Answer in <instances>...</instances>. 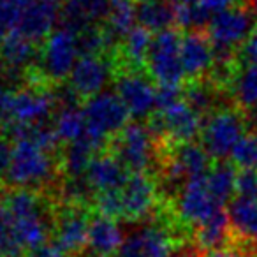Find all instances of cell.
Listing matches in <instances>:
<instances>
[{
    "label": "cell",
    "instance_id": "obj_1",
    "mask_svg": "<svg viewBox=\"0 0 257 257\" xmlns=\"http://www.w3.org/2000/svg\"><path fill=\"white\" fill-rule=\"evenodd\" d=\"M255 29V13L245 6L215 15L206 27V37L215 50V64L231 65L232 51H239Z\"/></svg>",
    "mask_w": 257,
    "mask_h": 257
},
{
    "label": "cell",
    "instance_id": "obj_2",
    "mask_svg": "<svg viewBox=\"0 0 257 257\" xmlns=\"http://www.w3.org/2000/svg\"><path fill=\"white\" fill-rule=\"evenodd\" d=\"M55 176V161L51 152L29 140L15 141L11 164L4 178L15 189H36L51 182Z\"/></svg>",
    "mask_w": 257,
    "mask_h": 257
},
{
    "label": "cell",
    "instance_id": "obj_3",
    "mask_svg": "<svg viewBox=\"0 0 257 257\" xmlns=\"http://www.w3.org/2000/svg\"><path fill=\"white\" fill-rule=\"evenodd\" d=\"M246 134V118L241 109H217L203 121L201 147L215 161H225Z\"/></svg>",
    "mask_w": 257,
    "mask_h": 257
},
{
    "label": "cell",
    "instance_id": "obj_4",
    "mask_svg": "<svg viewBox=\"0 0 257 257\" xmlns=\"http://www.w3.org/2000/svg\"><path fill=\"white\" fill-rule=\"evenodd\" d=\"M83 114L86 120V136L100 147H104L109 136L120 134L128 125L131 118L120 97L114 92H106V90L86 99Z\"/></svg>",
    "mask_w": 257,
    "mask_h": 257
},
{
    "label": "cell",
    "instance_id": "obj_5",
    "mask_svg": "<svg viewBox=\"0 0 257 257\" xmlns=\"http://www.w3.org/2000/svg\"><path fill=\"white\" fill-rule=\"evenodd\" d=\"M81 58L78 34L72 30L57 29L48 39H44L43 50L39 53L41 74L51 81H64L69 79L74 65Z\"/></svg>",
    "mask_w": 257,
    "mask_h": 257
},
{
    "label": "cell",
    "instance_id": "obj_6",
    "mask_svg": "<svg viewBox=\"0 0 257 257\" xmlns=\"http://www.w3.org/2000/svg\"><path fill=\"white\" fill-rule=\"evenodd\" d=\"M182 36L173 29L155 34L147 60V69L150 78L159 86H180L185 79V71L182 65Z\"/></svg>",
    "mask_w": 257,
    "mask_h": 257
},
{
    "label": "cell",
    "instance_id": "obj_7",
    "mask_svg": "<svg viewBox=\"0 0 257 257\" xmlns=\"http://www.w3.org/2000/svg\"><path fill=\"white\" fill-rule=\"evenodd\" d=\"M148 128L154 138L164 136L176 145H185L192 143L197 136H201L203 120L201 114H197L185 102V99H182L166 109L155 111L150 116Z\"/></svg>",
    "mask_w": 257,
    "mask_h": 257
},
{
    "label": "cell",
    "instance_id": "obj_8",
    "mask_svg": "<svg viewBox=\"0 0 257 257\" xmlns=\"http://www.w3.org/2000/svg\"><path fill=\"white\" fill-rule=\"evenodd\" d=\"M206 175L189 178L178 189V196H176L178 218L183 224L192 225L196 229L215 217L220 210H224V204L218 203L217 197L211 194Z\"/></svg>",
    "mask_w": 257,
    "mask_h": 257
},
{
    "label": "cell",
    "instance_id": "obj_9",
    "mask_svg": "<svg viewBox=\"0 0 257 257\" xmlns=\"http://www.w3.org/2000/svg\"><path fill=\"white\" fill-rule=\"evenodd\" d=\"M114 155L133 173H145L155 157L154 134L143 123L133 121L118 134L114 141Z\"/></svg>",
    "mask_w": 257,
    "mask_h": 257
},
{
    "label": "cell",
    "instance_id": "obj_10",
    "mask_svg": "<svg viewBox=\"0 0 257 257\" xmlns=\"http://www.w3.org/2000/svg\"><path fill=\"white\" fill-rule=\"evenodd\" d=\"M57 100L53 92L39 88H23L11 93L6 113L2 114V123L18 125H36L44 123L48 116L53 113Z\"/></svg>",
    "mask_w": 257,
    "mask_h": 257
},
{
    "label": "cell",
    "instance_id": "obj_11",
    "mask_svg": "<svg viewBox=\"0 0 257 257\" xmlns=\"http://www.w3.org/2000/svg\"><path fill=\"white\" fill-rule=\"evenodd\" d=\"M114 93L133 118H147L157 111V88L138 71L121 72L114 81Z\"/></svg>",
    "mask_w": 257,
    "mask_h": 257
},
{
    "label": "cell",
    "instance_id": "obj_12",
    "mask_svg": "<svg viewBox=\"0 0 257 257\" xmlns=\"http://www.w3.org/2000/svg\"><path fill=\"white\" fill-rule=\"evenodd\" d=\"M176 241L161 224H145L125 238L116 257H171Z\"/></svg>",
    "mask_w": 257,
    "mask_h": 257
},
{
    "label": "cell",
    "instance_id": "obj_13",
    "mask_svg": "<svg viewBox=\"0 0 257 257\" xmlns=\"http://www.w3.org/2000/svg\"><path fill=\"white\" fill-rule=\"evenodd\" d=\"M118 194H120L121 220H143L154 211L157 203L155 182L147 173H133L125 185L118 190Z\"/></svg>",
    "mask_w": 257,
    "mask_h": 257
},
{
    "label": "cell",
    "instance_id": "obj_14",
    "mask_svg": "<svg viewBox=\"0 0 257 257\" xmlns=\"http://www.w3.org/2000/svg\"><path fill=\"white\" fill-rule=\"evenodd\" d=\"M113 69L111 64L100 55H81L69 76V86L79 97H90L102 93L111 81Z\"/></svg>",
    "mask_w": 257,
    "mask_h": 257
},
{
    "label": "cell",
    "instance_id": "obj_15",
    "mask_svg": "<svg viewBox=\"0 0 257 257\" xmlns=\"http://www.w3.org/2000/svg\"><path fill=\"white\" fill-rule=\"evenodd\" d=\"M62 0H34L23 13L16 32L29 37L30 41L48 39L55 32V27L62 20Z\"/></svg>",
    "mask_w": 257,
    "mask_h": 257
},
{
    "label": "cell",
    "instance_id": "obj_16",
    "mask_svg": "<svg viewBox=\"0 0 257 257\" xmlns=\"http://www.w3.org/2000/svg\"><path fill=\"white\" fill-rule=\"evenodd\" d=\"M211 157L201 145L197 143H185L176 145L173 157L168 162L166 176L171 183H185L189 178L194 176H203L210 171Z\"/></svg>",
    "mask_w": 257,
    "mask_h": 257
},
{
    "label": "cell",
    "instance_id": "obj_17",
    "mask_svg": "<svg viewBox=\"0 0 257 257\" xmlns=\"http://www.w3.org/2000/svg\"><path fill=\"white\" fill-rule=\"evenodd\" d=\"M90 218L79 208L64 211L53 231V243L65 255H78L88 241Z\"/></svg>",
    "mask_w": 257,
    "mask_h": 257
},
{
    "label": "cell",
    "instance_id": "obj_18",
    "mask_svg": "<svg viewBox=\"0 0 257 257\" xmlns=\"http://www.w3.org/2000/svg\"><path fill=\"white\" fill-rule=\"evenodd\" d=\"M182 65L185 78L199 79L215 67V50L210 39L199 32H187L182 36Z\"/></svg>",
    "mask_w": 257,
    "mask_h": 257
},
{
    "label": "cell",
    "instance_id": "obj_19",
    "mask_svg": "<svg viewBox=\"0 0 257 257\" xmlns=\"http://www.w3.org/2000/svg\"><path fill=\"white\" fill-rule=\"evenodd\" d=\"M128 176V169L116 155H95L85 173V180L95 194L120 190Z\"/></svg>",
    "mask_w": 257,
    "mask_h": 257
},
{
    "label": "cell",
    "instance_id": "obj_20",
    "mask_svg": "<svg viewBox=\"0 0 257 257\" xmlns=\"http://www.w3.org/2000/svg\"><path fill=\"white\" fill-rule=\"evenodd\" d=\"M123 241L125 236L118 220L104 217V215H97V217L90 218L86 245L92 253H97L100 257L116 255Z\"/></svg>",
    "mask_w": 257,
    "mask_h": 257
},
{
    "label": "cell",
    "instance_id": "obj_21",
    "mask_svg": "<svg viewBox=\"0 0 257 257\" xmlns=\"http://www.w3.org/2000/svg\"><path fill=\"white\" fill-rule=\"evenodd\" d=\"M111 0H64L62 23L65 29L81 34L95 20L107 18Z\"/></svg>",
    "mask_w": 257,
    "mask_h": 257
},
{
    "label": "cell",
    "instance_id": "obj_22",
    "mask_svg": "<svg viewBox=\"0 0 257 257\" xmlns=\"http://www.w3.org/2000/svg\"><path fill=\"white\" fill-rule=\"evenodd\" d=\"M37 57L36 43L20 32H13L0 44V60L8 69V74L18 78Z\"/></svg>",
    "mask_w": 257,
    "mask_h": 257
},
{
    "label": "cell",
    "instance_id": "obj_23",
    "mask_svg": "<svg viewBox=\"0 0 257 257\" xmlns=\"http://www.w3.org/2000/svg\"><path fill=\"white\" fill-rule=\"evenodd\" d=\"M232 234L243 245L257 246V199L234 196L227 208Z\"/></svg>",
    "mask_w": 257,
    "mask_h": 257
},
{
    "label": "cell",
    "instance_id": "obj_24",
    "mask_svg": "<svg viewBox=\"0 0 257 257\" xmlns=\"http://www.w3.org/2000/svg\"><path fill=\"white\" fill-rule=\"evenodd\" d=\"M231 93L234 102L241 111H257V65L241 64L234 72L231 79Z\"/></svg>",
    "mask_w": 257,
    "mask_h": 257
},
{
    "label": "cell",
    "instance_id": "obj_25",
    "mask_svg": "<svg viewBox=\"0 0 257 257\" xmlns=\"http://www.w3.org/2000/svg\"><path fill=\"white\" fill-rule=\"evenodd\" d=\"M176 23L175 6L169 0H141L138 4V25L161 34Z\"/></svg>",
    "mask_w": 257,
    "mask_h": 257
},
{
    "label": "cell",
    "instance_id": "obj_26",
    "mask_svg": "<svg viewBox=\"0 0 257 257\" xmlns=\"http://www.w3.org/2000/svg\"><path fill=\"white\" fill-rule=\"evenodd\" d=\"M232 234L231 222H229L227 210H220L215 217L196 229V243L199 248L215 252L225 248Z\"/></svg>",
    "mask_w": 257,
    "mask_h": 257
},
{
    "label": "cell",
    "instance_id": "obj_27",
    "mask_svg": "<svg viewBox=\"0 0 257 257\" xmlns=\"http://www.w3.org/2000/svg\"><path fill=\"white\" fill-rule=\"evenodd\" d=\"M100 148L102 147L97 145L93 140H90L86 134L79 141H76V143L67 145L62 161H64V169L69 175V178L85 176L90 162L93 161V157H95V154Z\"/></svg>",
    "mask_w": 257,
    "mask_h": 257
},
{
    "label": "cell",
    "instance_id": "obj_28",
    "mask_svg": "<svg viewBox=\"0 0 257 257\" xmlns=\"http://www.w3.org/2000/svg\"><path fill=\"white\" fill-rule=\"evenodd\" d=\"M106 30L114 41H123L138 23V6L133 0H111V8L107 13Z\"/></svg>",
    "mask_w": 257,
    "mask_h": 257
},
{
    "label": "cell",
    "instance_id": "obj_29",
    "mask_svg": "<svg viewBox=\"0 0 257 257\" xmlns=\"http://www.w3.org/2000/svg\"><path fill=\"white\" fill-rule=\"evenodd\" d=\"M236 180H238V169L231 162L225 161H220L215 166H211V169L206 175V182L211 194L222 204L232 201V196L236 194Z\"/></svg>",
    "mask_w": 257,
    "mask_h": 257
},
{
    "label": "cell",
    "instance_id": "obj_30",
    "mask_svg": "<svg viewBox=\"0 0 257 257\" xmlns=\"http://www.w3.org/2000/svg\"><path fill=\"white\" fill-rule=\"evenodd\" d=\"M53 131L58 141H64L67 145L79 141L86 134V120L83 109H79L78 106L62 107L53 121Z\"/></svg>",
    "mask_w": 257,
    "mask_h": 257
},
{
    "label": "cell",
    "instance_id": "obj_31",
    "mask_svg": "<svg viewBox=\"0 0 257 257\" xmlns=\"http://www.w3.org/2000/svg\"><path fill=\"white\" fill-rule=\"evenodd\" d=\"M152 43H154V36L147 29L138 25L136 29L131 30L121 41V53L127 64L133 67L147 65Z\"/></svg>",
    "mask_w": 257,
    "mask_h": 257
},
{
    "label": "cell",
    "instance_id": "obj_32",
    "mask_svg": "<svg viewBox=\"0 0 257 257\" xmlns=\"http://www.w3.org/2000/svg\"><path fill=\"white\" fill-rule=\"evenodd\" d=\"M22 243L18 239L11 213L0 203V257H23Z\"/></svg>",
    "mask_w": 257,
    "mask_h": 257
},
{
    "label": "cell",
    "instance_id": "obj_33",
    "mask_svg": "<svg viewBox=\"0 0 257 257\" xmlns=\"http://www.w3.org/2000/svg\"><path fill=\"white\" fill-rule=\"evenodd\" d=\"M183 99L197 114L210 116L211 113H215V106H217V88H215V85L194 83L183 93Z\"/></svg>",
    "mask_w": 257,
    "mask_h": 257
},
{
    "label": "cell",
    "instance_id": "obj_34",
    "mask_svg": "<svg viewBox=\"0 0 257 257\" xmlns=\"http://www.w3.org/2000/svg\"><path fill=\"white\" fill-rule=\"evenodd\" d=\"M231 164L239 171L257 173V131H250L239 140L231 154Z\"/></svg>",
    "mask_w": 257,
    "mask_h": 257
},
{
    "label": "cell",
    "instance_id": "obj_35",
    "mask_svg": "<svg viewBox=\"0 0 257 257\" xmlns=\"http://www.w3.org/2000/svg\"><path fill=\"white\" fill-rule=\"evenodd\" d=\"M34 0H0V44L18 29L23 13Z\"/></svg>",
    "mask_w": 257,
    "mask_h": 257
},
{
    "label": "cell",
    "instance_id": "obj_36",
    "mask_svg": "<svg viewBox=\"0 0 257 257\" xmlns=\"http://www.w3.org/2000/svg\"><path fill=\"white\" fill-rule=\"evenodd\" d=\"M79 39V50L81 55H100L106 48L113 46L116 41L107 34L106 29H97V27H88L78 34Z\"/></svg>",
    "mask_w": 257,
    "mask_h": 257
},
{
    "label": "cell",
    "instance_id": "obj_37",
    "mask_svg": "<svg viewBox=\"0 0 257 257\" xmlns=\"http://www.w3.org/2000/svg\"><path fill=\"white\" fill-rule=\"evenodd\" d=\"M175 16H176V25L185 29L187 32H197L201 27H208L210 23V16L197 6V2L185 6H175Z\"/></svg>",
    "mask_w": 257,
    "mask_h": 257
},
{
    "label": "cell",
    "instance_id": "obj_38",
    "mask_svg": "<svg viewBox=\"0 0 257 257\" xmlns=\"http://www.w3.org/2000/svg\"><path fill=\"white\" fill-rule=\"evenodd\" d=\"M90 192H92V189H90V185L85 180V176H79V178H69L64 185L65 197L74 204L85 203V201L88 199Z\"/></svg>",
    "mask_w": 257,
    "mask_h": 257
},
{
    "label": "cell",
    "instance_id": "obj_39",
    "mask_svg": "<svg viewBox=\"0 0 257 257\" xmlns=\"http://www.w3.org/2000/svg\"><path fill=\"white\" fill-rule=\"evenodd\" d=\"M236 196L246 197V199H257V173L255 171H238Z\"/></svg>",
    "mask_w": 257,
    "mask_h": 257
},
{
    "label": "cell",
    "instance_id": "obj_40",
    "mask_svg": "<svg viewBox=\"0 0 257 257\" xmlns=\"http://www.w3.org/2000/svg\"><path fill=\"white\" fill-rule=\"evenodd\" d=\"M196 2L210 18H213L218 13H224V11H227V9L241 6L243 0H196Z\"/></svg>",
    "mask_w": 257,
    "mask_h": 257
},
{
    "label": "cell",
    "instance_id": "obj_41",
    "mask_svg": "<svg viewBox=\"0 0 257 257\" xmlns=\"http://www.w3.org/2000/svg\"><path fill=\"white\" fill-rule=\"evenodd\" d=\"M183 99L180 86H157V111L173 106Z\"/></svg>",
    "mask_w": 257,
    "mask_h": 257
},
{
    "label": "cell",
    "instance_id": "obj_42",
    "mask_svg": "<svg viewBox=\"0 0 257 257\" xmlns=\"http://www.w3.org/2000/svg\"><path fill=\"white\" fill-rule=\"evenodd\" d=\"M239 64L257 65V29L252 32V36L246 39V43L238 51Z\"/></svg>",
    "mask_w": 257,
    "mask_h": 257
},
{
    "label": "cell",
    "instance_id": "obj_43",
    "mask_svg": "<svg viewBox=\"0 0 257 257\" xmlns=\"http://www.w3.org/2000/svg\"><path fill=\"white\" fill-rule=\"evenodd\" d=\"M13 147H9L8 140L0 138V175H6L9 164H11Z\"/></svg>",
    "mask_w": 257,
    "mask_h": 257
},
{
    "label": "cell",
    "instance_id": "obj_44",
    "mask_svg": "<svg viewBox=\"0 0 257 257\" xmlns=\"http://www.w3.org/2000/svg\"><path fill=\"white\" fill-rule=\"evenodd\" d=\"M30 257H67V255L51 241V243H46L44 246H41L36 252H30Z\"/></svg>",
    "mask_w": 257,
    "mask_h": 257
},
{
    "label": "cell",
    "instance_id": "obj_45",
    "mask_svg": "<svg viewBox=\"0 0 257 257\" xmlns=\"http://www.w3.org/2000/svg\"><path fill=\"white\" fill-rule=\"evenodd\" d=\"M204 257H253L245 253L243 250H236V248H222V250H215V252H208Z\"/></svg>",
    "mask_w": 257,
    "mask_h": 257
},
{
    "label": "cell",
    "instance_id": "obj_46",
    "mask_svg": "<svg viewBox=\"0 0 257 257\" xmlns=\"http://www.w3.org/2000/svg\"><path fill=\"white\" fill-rule=\"evenodd\" d=\"M9 97H11V93H9L8 88H6V86L0 83V118H2V114L6 113V107H8Z\"/></svg>",
    "mask_w": 257,
    "mask_h": 257
},
{
    "label": "cell",
    "instance_id": "obj_47",
    "mask_svg": "<svg viewBox=\"0 0 257 257\" xmlns=\"http://www.w3.org/2000/svg\"><path fill=\"white\" fill-rule=\"evenodd\" d=\"M173 6H185V4H192L196 0H169Z\"/></svg>",
    "mask_w": 257,
    "mask_h": 257
},
{
    "label": "cell",
    "instance_id": "obj_48",
    "mask_svg": "<svg viewBox=\"0 0 257 257\" xmlns=\"http://www.w3.org/2000/svg\"><path fill=\"white\" fill-rule=\"evenodd\" d=\"M250 9L257 15V0H250Z\"/></svg>",
    "mask_w": 257,
    "mask_h": 257
},
{
    "label": "cell",
    "instance_id": "obj_49",
    "mask_svg": "<svg viewBox=\"0 0 257 257\" xmlns=\"http://www.w3.org/2000/svg\"><path fill=\"white\" fill-rule=\"evenodd\" d=\"M76 257H100V255H97V253H92V252H90V253H78Z\"/></svg>",
    "mask_w": 257,
    "mask_h": 257
},
{
    "label": "cell",
    "instance_id": "obj_50",
    "mask_svg": "<svg viewBox=\"0 0 257 257\" xmlns=\"http://www.w3.org/2000/svg\"><path fill=\"white\" fill-rule=\"evenodd\" d=\"M0 65H2V60H0Z\"/></svg>",
    "mask_w": 257,
    "mask_h": 257
}]
</instances>
